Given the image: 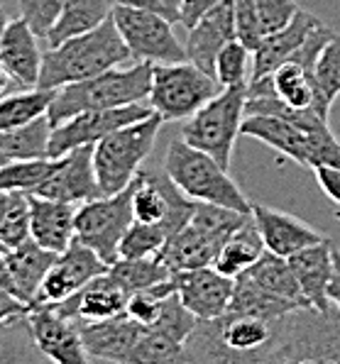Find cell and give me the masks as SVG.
<instances>
[{
    "instance_id": "32",
    "label": "cell",
    "mask_w": 340,
    "mask_h": 364,
    "mask_svg": "<svg viewBox=\"0 0 340 364\" xmlns=\"http://www.w3.org/2000/svg\"><path fill=\"white\" fill-rule=\"evenodd\" d=\"M49 137H52V122L47 115H42L22 127L0 132V152L8 161L44 159L49 156Z\"/></svg>"
},
{
    "instance_id": "13",
    "label": "cell",
    "mask_w": 340,
    "mask_h": 364,
    "mask_svg": "<svg viewBox=\"0 0 340 364\" xmlns=\"http://www.w3.org/2000/svg\"><path fill=\"white\" fill-rule=\"evenodd\" d=\"M152 105L147 100H137V103L118 105V108H103V110H86L69 120L59 122L52 127V137H49V156H57L71 152L76 147H96L103 137L110 132L120 130V127L137 122L142 117L152 115Z\"/></svg>"
},
{
    "instance_id": "53",
    "label": "cell",
    "mask_w": 340,
    "mask_h": 364,
    "mask_svg": "<svg viewBox=\"0 0 340 364\" xmlns=\"http://www.w3.org/2000/svg\"><path fill=\"white\" fill-rule=\"evenodd\" d=\"M13 81H15V78L8 71V66H5L3 61H0V98H3L5 93H8V88H10V83H13Z\"/></svg>"
},
{
    "instance_id": "12",
    "label": "cell",
    "mask_w": 340,
    "mask_h": 364,
    "mask_svg": "<svg viewBox=\"0 0 340 364\" xmlns=\"http://www.w3.org/2000/svg\"><path fill=\"white\" fill-rule=\"evenodd\" d=\"M196 200L186 198L176 183L161 171L140 169L132 178V218L140 223L161 225L166 240L188 223Z\"/></svg>"
},
{
    "instance_id": "48",
    "label": "cell",
    "mask_w": 340,
    "mask_h": 364,
    "mask_svg": "<svg viewBox=\"0 0 340 364\" xmlns=\"http://www.w3.org/2000/svg\"><path fill=\"white\" fill-rule=\"evenodd\" d=\"M30 311V304H25L22 299L13 294L8 289H0V328L10 326L15 321H22Z\"/></svg>"
},
{
    "instance_id": "52",
    "label": "cell",
    "mask_w": 340,
    "mask_h": 364,
    "mask_svg": "<svg viewBox=\"0 0 340 364\" xmlns=\"http://www.w3.org/2000/svg\"><path fill=\"white\" fill-rule=\"evenodd\" d=\"M0 289H8L15 294V282H13V274H10V267H8V259L5 255H0ZM18 296V294H15ZM20 299V296H18Z\"/></svg>"
},
{
    "instance_id": "1",
    "label": "cell",
    "mask_w": 340,
    "mask_h": 364,
    "mask_svg": "<svg viewBox=\"0 0 340 364\" xmlns=\"http://www.w3.org/2000/svg\"><path fill=\"white\" fill-rule=\"evenodd\" d=\"M280 328L282 318L267 321L230 311L213 321H198L186 340V362H270Z\"/></svg>"
},
{
    "instance_id": "54",
    "label": "cell",
    "mask_w": 340,
    "mask_h": 364,
    "mask_svg": "<svg viewBox=\"0 0 340 364\" xmlns=\"http://www.w3.org/2000/svg\"><path fill=\"white\" fill-rule=\"evenodd\" d=\"M8 13H5L3 3H0V49H3V37H5V30H8Z\"/></svg>"
},
{
    "instance_id": "34",
    "label": "cell",
    "mask_w": 340,
    "mask_h": 364,
    "mask_svg": "<svg viewBox=\"0 0 340 364\" xmlns=\"http://www.w3.org/2000/svg\"><path fill=\"white\" fill-rule=\"evenodd\" d=\"M108 272L127 294L152 289L157 284L166 282V279H171V269L164 264L161 257H137V259L118 257L108 267Z\"/></svg>"
},
{
    "instance_id": "38",
    "label": "cell",
    "mask_w": 340,
    "mask_h": 364,
    "mask_svg": "<svg viewBox=\"0 0 340 364\" xmlns=\"http://www.w3.org/2000/svg\"><path fill=\"white\" fill-rule=\"evenodd\" d=\"M186 362V345L159 330H144L130 355V364H176Z\"/></svg>"
},
{
    "instance_id": "41",
    "label": "cell",
    "mask_w": 340,
    "mask_h": 364,
    "mask_svg": "<svg viewBox=\"0 0 340 364\" xmlns=\"http://www.w3.org/2000/svg\"><path fill=\"white\" fill-rule=\"evenodd\" d=\"M166 245V232L161 225H152V223L132 220L125 235L120 240L118 257H127V259H137V257H159L161 247Z\"/></svg>"
},
{
    "instance_id": "29",
    "label": "cell",
    "mask_w": 340,
    "mask_h": 364,
    "mask_svg": "<svg viewBox=\"0 0 340 364\" xmlns=\"http://www.w3.org/2000/svg\"><path fill=\"white\" fill-rule=\"evenodd\" d=\"M228 311L243 313V316L267 318V321H280V318L289 316L292 311H299V306H294L292 301L260 287L253 277H248L243 272L235 277V289H233V299Z\"/></svg>"
},
{
    "instance_id": "37",
    "label": "cell",
    "mask_w": 340,
    "mask_h": 364,
    "mask_svg": "<svg viewBox=\"0 0 340 364\" xmlns=\"http://www.w3.org/2000/svg\"><path fill=\"white\" fill-rule=\"evenodd\" d=\"M52 164H54L52 156H44V159L5 161V164H0V191L32 193L44 181V176L52 171Z\"/></svg>"
},
{
    "instance_id": "6",
    "label": "cell",
    "mask_w": 340,
    "mask_h": 364,
    "mask_svg": "<svg viewBox=\"0 0 340 364\" xmlns=\"http://www.w3.org/2000/svg\"><path fill=\"white\" fill-rule=\"evenodd\" d=\"M164 125L161 115L152 113L137 122L110 132L93 147V169L103 196L125 191L140 173L144 159L152 154L154 139Z\"/></svg>"
},
{
    "instance_id": "27",
    "label": "cell",
    "mask_w": 340,
    "mask_h": 364,
    "mask_svg": "<svg viewBox=\"0 0 340 364\" xmlns=\"http://www.w3.org/2000/svg\"><path fill=\"white\" fill-rule=\"evenodd\" d=\"M59 252H52L42 245H37L35 240H27V242L18 245V247L5 252V259H8L10 274H13L15 282V294L20 296L25 304H35L40 287L47 277L49 267L54 264Z\"/></svg>"
},
{
    "instance_id": "46",
    "label": "cell",
    "mask_w": 340,
    "mask_h": 364,
    "mask_svg": "<svg viewBox=\"0 0 340 364\" xmlns=\"http://www.w3.org/2000/svg\"><path fill=\"white\" fill-rule=\"evenodd\" d=\"M255 5H257V15L265 35L287 27L301 10L297 0H255Z\"/></svg>"
},
{
    "instance_id": "22",
    "label": "cell",
    "mask_w": 340,
    "mask_h": 364,
    "mask_svg": "<svg viewBox=\"0 0 340 364\" xmlns=\"http://www.w3.org/2000/svg\"><path fill=\"white\" fill-rule=\"evenodd\" d=\"M240 134L257 139V142L267 144L270 149H277L280 154L297 161L304 169H311V164H314L309 134L301 130L299 125H294L292 120H287V117L265 115V113L245 115Z\"/></svg>"
},
{
    "instance_id": "25",
    "label": "cell",
    "mask_w": 340,
    "mask_h": 364,
    "mask_svg": "<svg viewBox=\"0 0 340 364\" xmlns=\"http://www.w3.org/2000/svg\"><path fill=\"white\" fill-rule=\"evenodd\" d=\"M27 196H30V237L52 252L69 247L76 240V205L35 193Z\"/></svg>"
},
{
    "instance_id": "44",
    "label": "cell",
    "mask_w": 340,
    "mask_h": 364,
    "mask_svg": "<svg viewBox=\"0 0 340 364\" xmlns=\"http://www.w3.org/2000/svg\"><path fill=\"white\" fill-rule=\"evenodd\" d=\"M64 3L66 0H18V13L37 37L47 39L49 30L64 10Z\"/></svg>"
},
{
    "instance_id": "14",
    "label": "cell",
    "mask_w": 340,
    "mask_h": 364,
    "mask_svg": "<svg viewBox=\"0 0 340 364\" xmlns=\"http://www.w3.org/2000/svg\"><path fill=\"white\" fill-rule=\"evenodd\" d=\"M35 347L47 360L57 364H86L91 362L81 340L79 323L59 313L52 304L30 306L25 316Z\"/></svg>"
},
{
    "instance_id": "3",
    "label": "cell",
    "mask_w": 340,
    "mask_h": 364,
    "mask_svg": "<svg viewBox=\"0 0 340 364\" xmlns=\"http://www.w3.org/2000/svg\"><path fill=\"white\" fill-rule=\"evenodd\" d=\"M149 83H152V64L132 61V64L113 66L98 76L54 88L47 117L54 127L86 110L118 108V105L147 100Z\"/></svg>"
},
{
    "instance_id": "31",
    "label": "cell",
    "mask_w": 340,
    "mask_h": 364,
    "mask_svg": "<svg viewBox=\"0 0 340 364\" xmlns=\"http://www.w3.org/2000/svg\"><path fill=\"white\" fill-rule=\"evenodd\" d=\"M245 274L253 277L255 282H257L260 287H265L267 291H272V294L292 301L294 306L311 308L309 301H306V296L301 294L297 274H294V269H292V264H289L287 257H280V255H275V252L267 250L253 267L245 269Z\"/></svg>"
},
{
    "instance_id": "51",
    "label": "cell",
    "mask_w": 340,
    "mask_h": 364,
    "mask_svg": "<svg viewBox=\"0 0 340 364\" xmlns=\"http://www.w3.org/2000/svg\"><path fill=\"white\" fill-rule=\"evenodd\" d=\"M328 296H331L333 306L340 311V250L336 247V267H333V279L328 284Z\"/></svg>"
},
{
    "instance_id": "30",
    "label": "cell",
    "mask_w": 340,
    "mask_h": 364,
    "mask_svg": "<svg viewBox=\"0 0 340 364\" xmlns=\"http://www.w3.org/2000/svg\"><path fill=\"white\" fill-rule=\"evenodd\" d=\"M265 252H267L265 240H262L255 218L250 215L248 220L223 242V247L218 250V255H216V259H213V267L218 269V272L228 274V277H238L245 269L253 267Z\"/></svg>"
},
{
    "instance_id": "17",
    "label": "cell",
    "mask_w": 340,
    "mask_h": 364,
    "mask_svg": "<svg viewBox=\"0 0 340 364\" xmlns=\"http://www.w3.org/2000/svg\"><path fill=\"white\" fill-rule=\"evenodd\" d=\"M171 282H174L181 304L198 321H213L228 313L233 289H235V277L218 272L213 264L171 272Z\"/></svg>"
},
{
    "instance_id": "43",
    "label": "cell",
    "mask_w": 340,
    "mask_h": 364,
    "mask_svg": "<svg viewBox=\"0 0 340 364\" xmlns=\"http://www.w3.org/2000/svg\"><path fill=\"white\" fill-rule=\"evenodd\" d=\"M196 323H198V318L181 304L179 294H176V289H174L169 299H166L164 311H161V316L157 318V323H154L149 330H159V333L169 335V338H174V340H179V343L186 345L188 335L193 333Z\"/></svg>"
},
{
    "instance_id": "9",
    "label": "cell",
    "mask_w": 340,
    "mask_h": 364,
    "mask_svg": "<svg viewBox=\"0 0 340 364\" xmlns=\"http://www.w3.org/2000/svg\"><path fill=\"white\" fill-rule=\"evenodd\" d=\"M221 91L218 78L206 74L188 59L174 64H152L147 103L164 122H176L191 117Z\"/></svg>"
},
{
    "instance_id": "40",
    "label": "cell",
    "mask_w": 340,
    "mask_h": 364,
    "mask_svg": "<svg viewBox=\"0 0 340 364\" xmlns=\"http://www.w3.org/2000/svg\"><path fill=\"white\" fill-rule=\"evenodd\" d=\"M0 240L8 250L30 240V196L27 193H8L5 208L0 213Z\"/></svg>"
},
{
    "instance_id": "55",
    "label": "cell",
    "mask_w": 340,
    "mask_h": 364,
    "mask_svg": "<svg viewBox=\"0 0 340 364\" xmlns=\"http://www.w3.org/2000/svg\"><path fill=\"white\" fill-rule=\"evenodd\" d=\"M5 200H8V193L0 191V213H3V208H5Z\"/></svg>"
},
{
    "instance_id": "21",
    "label": "cell",
    "mask_w": 340,
    "mask_h": 364,
    "mask_svg": "<svg viewBox=\"0 0 340 364\" xmlns=\"http://www.w3.org/2000/svg\"><path fill=\"white\" fill-rule=\"evenodd\" d=\"M253 218L260 228L262 240H265V247L280 257H292L297 252L326 240V235L316 230L314 225L299 220L292 213L270 208V205L255 203Z\"/></svg>"
},
{
    "instance_id": "19",
    "label": "cell",
    "mask_w": 340,
    "mask_h": 364,
    "mask_svg": "<svg viewBox=\"0 0 340 364\" xmlns=\"http://www.w3.org/2000/svg\"><path fill=\"white\" fill-rule=\"evenodd\" d=\"M127 299H130V294L110 277V272H105V274H100V277L91 279V282L76 291L71 299L61 301V304H52V306L76 323H96V321H108V318H115V316H120V313H125Z\"/></svg>"
},
{
    "instance_id": "20",
    "label": "cell",
    "mask_w": 340,
    "mask_h": 364,
    "mask_svg": "<svg viewBox=\"0 0 340 364\" xmlns=\"http://www.w3.org/2000/svg\"><path fill=\"white\" fill-rule=\"evenodd\" d=\"M81 340L88 357L100 362H122L130 364V355L135 350L137 340L147 328L132 321L127 313H120L108 321L96 323H79Z\"/></svg>"
},
{
    "instance_id": "5",
    "label": "cell",
    "mask_w": 340,
    "mask_h": 364,
    "mask_svg": "<svg viewBox=\"0 0 340 364\" xmlns=\"http://www.w3.org/2000/svg\"><path fill=\"white\" fill-rule=\"evenodd\" d=\"M253 213H238L213 203H196L188 223L174 232L161 247L159 257L171 272L213 264L216 255L228 237L243 225Z\"/></svg>"
},
{
    "instance_id": "10",
    "label": "cell",
    "mask_w": 340,
    "mask_h": 364,
    "mask_svg": "<svg viewBox=\"0 0 340 364\" xmlns=\"http://www.w3.org/2000/svg\"><path fill=\"white\" fill-rule=\"evenodd\" d=\"M132 183L120 193L98 196L76 208V240L88 245L100 259H118L120 240L132 225Z\"/></svg>"
},
{
    "instance_id": "26",
    "label": "cell",
    "mask_w": 340,
    "mask_h": 364,
    "mask_svg": "<svg viewBox=\"0 0 340 364\" xmlns=\"http://www.w3.org/2000/svg\"><path fill=\"white\" fill-rule=\"evenodd\" d=\"M37 37L32 27L25 20L15 18L8 22V30L3 37V49H0V61L8 66L15 81L25 88H37L42 69V49L37 44Z\"/></svg>"
},
{
    "instance_id": "36",
    "label": "cell",
    "mask_w": 340,
    "mask_h": 364,
    "mask_svg": "<svg viewBox=\"0 0 340 364\" xmlns=\"http://www.w3.org/2000/svg\"><path fill=\"white\" fill-rule=\"evenodd\" d=\"M272 86L275 96L292 108H314V76L299 64L289 59L272 71Z\"/></svg>"
},
{
    "instance_id": "23",
    "label": "cell",
    "mask_w": 340,
    "mask_h": 364,
    "mask_svg": "<svg viewBox=\"0 0 340 364\" xmlns=\"http://www.w3.org/2000/svg\"><path fill=\"white\" fill-rule=\"evenodd\" d=\"M287 259L297 274L301 294L306 296L309 306L316 311H331L333 301L328 296V284H331L333 267H336V247L331 240H321V242L311 245V247L301 250Z\"/></svg>"
},
{
    "instance_id": "16",
    "label": "cell",
    "mask_w": 340,
    "mask_h": 364,
    "mask_svg": "<svg viewBox=\"0 0 340 364\" xmlns=\"http://www.w3.org/2000/svg\"><path fill=\"white\" fill-rule=\"evenodd\" d=\"M32 193L74 205L103 196L96 178V169H93V147H76L57 156L52 171L44 176V181Z\"/></svg>"
},
{
    "instance_id": "7",
    "label": "cell",
    "mask_w": 340,
    "mask_h": 364,
    "mask_svg": "<svg viewBox=\"0 0 340 364\" xmlns=\"http://www.w3.org/2000/svg\"><path fill=\"white\" fill-rule=\"evenodd\" d=\"M245 103H248V83L225 86L218 96H213L203 108L184 120L179 137L230 169L235 139L240 137L245 120Z\"/></svg>"
},
{
    "instance_id": "24",
    "label": "cell",
    "mask_w": 340,
    "mask_h": 364,
    "mask_svg": "<svg viewBox=\"0 0 340 364\" xmlns=\"http://www.w3.org/2000/svg\"><path fill=\"white\" fill-rule=\"evenodd\" d=\"M316 25H321V20L316 18L314 13L299 10L297 18L289 22L287 27L262 37V42L253 49V71H250V81L270 76L277 66H282L284 61L292 59Z\"/></svg>"
},
{
    "instance_id": "15",
    "label": "cell",
    "mask_w": 340,
    "mask_h": 364,
    "mask_svg": "<svg viewBox=\"0 0 340 364\" xmlns=\"http://www.w3.org/2000/svg\"><path fill=\"white\" fill-rule=\"evenodd\" d=\"M108 267H110L108 262L100 259L88 245L74 240L69 247L59 252L54 264L49 267L35 304H61V301L71 299L91 279L108 272Z\"/></svg>"
},
{
    "instance_id": "33",
    "label": "cell",
    "mask_w": 340,
    "mask_h": 364,
    "mask_svg": "<svg viewBox=\"0 0 340 364\" xmlns=\"http://www.w3.org/2000/svg\"><path fill=\"white\" fill-rule=\"evenodd\" d=\"M340 96V35H333L314 66V110L321 117L331 115Z\"/></svg>"
},
{
    "instance_id": "42",
    "label": "cell",
    "mask_w": 340,
    "mask_h": 364,
    "mask_svg": "<svg viewBox=\"0 0 340 364\" xmlns=\"http://www.w3.org/2000/svg\"><path fill=\"white\" fill-rule=\"evenodd\" d=\"M171 291H174V282H171V279H166V282H161L152 289L135 291V294H130V299H127L125 313L135 323H140L142 328L149 330L157 323L161 311H164V304L171 296Z\"/></svg>"
},
{
    "instance_id": "2",
    "label": "cell",
    "mask_w": 340,
    "mask_h": 364,
    "mask_svg": "<svg viewBox=\"0 0 340 364\" xmlns=\"http://www.w3.org/2000/svg\"><path fill=\"white\" fill-rule=\"evenodd\" d=\"M130 49L110 15L96 30L66 39L57 47H49V52H44L42 57L37 88H61L66 83L98 76L113 66L130 64Z\"/></svg>"
},
{
    "instance_id": "56",
    "label": "cell",
    "mask_w": 340,
    "mask_h": 364,
    "mask_svg": "<svg viewBox=\"0 0 340 364\" xmlns=\"http://www.w3.org/2000/svg\"><path fill=\"white\" fill-rule=\"evenodd\" d=\"M5 252H8V247H5V245H3V240H0V255H5Z\"/></svg>"
},
{
    "instance_id": "49",
    "label": "cell",
    "mask_w": 340,
    "mask_h": 364,
    "mask_svg": "<svg viewBox=\"0 0 340 364\" xmlns=\"http://www.w3.org/2000/svg\"><path fill=\"white\" fill-rule=\"evenodd\" d=\"M316 181L321 191L328 196L336 205H340V166L338 164H316L314 166Z\"/></svg>"
},
{
    "instance_id": "8",
    "label": "cell",
    "mask_w": 340,
    "mask_h": 364,
    "mask_svg": "<svg viewBox=\"0 0 340 364\" xmlns=\"http://www.w3.org/2000/svg\"><path fill=\"white\" fill-rule=\"evenodd\" d=\"M270 362H340L338 308H299L284 316Z\"/></svg>"
},
{
    "instance_id": "11",
    "label": "cell",
    "mask_w": 340,
    "mask_h": 364,
    "mask_svg": "<svg viewBox=\"0 0 340 364\" xmlns=\"http://www.w3.org/2000/svg\"><path fill=\"white\" fill-rule=\"evenodd\" d=\"M113 20L120 37L125 39L132 61L144 64H174L186 59V47L174 32V22L147 10L115 3Z\"/></svg>"
},
{
    "instance_id": "28",
    "label": "cell",
    "mask_w": 340,
    "mask_h": 364,
    "mask_svg": "<svg viewBox=\"0 0 340 364\" xmlns=\"http://www.w3.org/2000/svg\"><path fill=\"white\" fill-rule=\"evenodd\" d=\"M115 3L118 0H66L59 20L54 22V27L47 35L49 47H57L66 39L96 30L113 15Z\"/></svg>"
},
{
    "instance_id": "35",
    "label": "cell",
    "mask_w": 340,
    "mask_h": 364,
    "mask_svg": "<svg viewBox=\"0 0 340 364\" xmlns=\"http://www.w3.org/2000/svg\"><path fill=\"white\" fill-rule=\"evenodd\" d=\"M52 98L54 88H27L15 96L0 98V132L15 130V127H22L47 115Z\"/></svg>"
},
{
    "instance_id": "39",
    "label": "cell",
    "mask_w": 340,
    "mask_h": 364,
    "mask_svg": "<svg viewBox=\"0 0 340 364\" xmlns=\"http://www.w3.org/2000/svg\"><path fill=\"white\" fill-rule=\"evenodd\" d=\"M250 71H253V49L245 47L238 37L230 39L218 52V57H216L213 76L218 78V83L225 88V86L248 83Z\"/></svg>"
},
{
    "instance_id": "47",
    "label": "cell",
    "mask_w": 340,
    "mask_h": 364,
    "mask_svg": "<svg viewBox=\"0 0 340 364\" xmlns=\"http://www.w3.org/2000/svg\"><path fill=\"white\" fill-rule=\"evenodd\" d=\"M120 5H132V8L147 10V13H154L159 18L169 20V22H181V5L184 0H118Z\"/></svg>"
},
{
    "instance_id": "57",
    "label": "cell",
    "mask_w": 340,
    "mask_h": 364,
    "mask_svg": "<svg viewBox=\"0 0 340 364\" xmlns=\"http://www.w3.org/2000/svg\"><path fill=\"white\" fill-rule=\"evenodd\" d=\"M5 161H8V159H5V156H3V152H0V164H5Z\"/></svg>"
},
{
    "instance_id": "45",
    "label": "cell",
    "mask_w": 340,
    "mask_h": 364,
    "mask_svg": "<svg viewBox=\"0 0 340 364\" xmlns=\"http://www.w3.org/2000/svg\"><path fill=\"white\" fill-rule=\"evenodd\" d=\"M233 8H235V37L245 47L255 49L265 37L257 5H255V0H233Z\"/></svg>"
},
{
    "instance_id": "50",
    "label": "cell",
    "mask_w": 340,
    "mask_h": 364,
    "mask_svg": "<svg viewBox=\"0 0 340 364\" xmlns=\"http://www.w3.org/2000/svg\"><path fill=\"white\" fill-rule=\"evenodd\" d=\"M221 0H184L181 5V25L186 27H193L196 22L203 18L208 10H213Z\"/></svg>"
},
{
    "instance_id": "18",
    "label": "cell",
    "mask_w": 340,
    "mask_h": 364,
    "mask_svg": "<svg viewBox=\"0 0 340 364\" xmlns=\"http://www.w3.org/2000/svg\"><path fill=\"white\" fill-rule=\"evenodd\" d=\"M186 37V59L193 61L198 69L213 76L216 57L230 39H235V8L233 0H221L213 10L201 18L196 25L188 27Z\"/></svg>"
},
{
    "instance_id": "4",
    "label": "cell",
    "mask_w": 340,
    "mask_h": 364,
    "mask_svg": "<svg viewBox=\"0 0 340 364\" xmlns=\"http://www.w3.org/2000/svg\"><path fill=\"white\" fill-rule=\"evenodd\" d=\"M161 169L186 198L196 203H213L238 213H253L250 198L243 193L225 166L203 149L184 142L181 137L169 142Z\"/></svg>"
}]
</instances>
